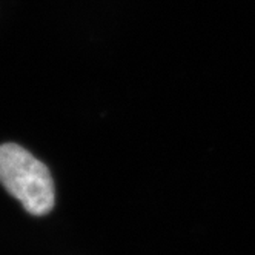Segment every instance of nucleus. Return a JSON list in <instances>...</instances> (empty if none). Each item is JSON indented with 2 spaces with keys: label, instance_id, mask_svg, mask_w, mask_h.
<instances>
[{
  "label": "nucleus",
  "instance_id": "obj_1",
  "mask_svg": "<svg viewBox=\"0 0 255 255\" xmlns=\"http://www.w3.org/2000/svg\"><path fill=\"white\" fill-rule=\"evenodd\" d=\"M0 183L32 215L48 214L56 203L48 168L19 144H0Z\"/></svg>",
  "mask_w": 255,
  "mask_h": 255
}]
</instances>
